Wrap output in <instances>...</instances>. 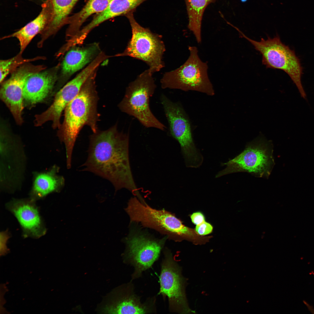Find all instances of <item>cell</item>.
<instances>
[{
	"instance_id": "obj_1",
	"label": "cell",
	"mask_w": 314,
	"mask_h": 314,
	"mask_svg": "<svg viewBox=\"0 0 314 314\" xmlns=\"http://www.w3.org/2000/svg\"><path fill=\"white\" fill-rule=\"evenodd\" d=\"M129 137L115 125L104 131H98L90 137L87 158L82 170L106 179L115 191L125 188L139 199L138 191L132 173L129 156Z\"/></svg>"
},
{
	"instance_id": "obj_2",
	"label": "cell",
	"mask_w": 314,
	"mask_h": 314,
	"mask_svg": "<svg viewBox=\"0 0 314 314\" xmlns=\"http://www.w3.org/2000/svg\"><path fill=\"white\" fill-rule=\"evenodd\" d=\"M97 70L90 75L78 95L67 106L64 110L63 121L58 128V135L65 145L68 167H71L73 148L83 127L85 125L89 126L93 133L98 131V97L95 84Z\"/></svg>"
},
{
	"instance_id": "obj_3",
	"label": "cell",
	"mask_w": 314,
	"mask_h": 314,
	"mask_svg": "<svg viewBox=\"0 0 314 314\" xmlns=\"http://www.w3.org/2000/svg\"><path fill=\"white\" fill-rule=\"evenodd\" d=\"M126 212L131 222L155 230L175 241L185 240L195 243L199 238L193 229L184 225L173 214L164 209L153 208L136 197L129 201Z\"/></svg>"
},
{
	"instance_id": "obj_4",
	"label": "cell",
	"mask_w": 314,
	"mask_h": 314,
	"mask_svg": "<svg viewBox=\"0 0 314 314\" xmlns=\"http://www.w3.org/2000/svg\"><path fill=\"white\" fill-rule=\"evenodd\" d=\"M152 74L148 69L129 83L118 107L122 112L135 118L145 127L164 131L166 126L154 115L150 107V98L156 88Z\"/></svg>"
},
{
	"instance_id": "obj_5",
	"label": "cell",
	"mask_w": 314,
	"mask_h": 314,
	"mask_svg": "<svg viewBox=\"0 0 314 314\" xmlns=\"http://www.w3.org/2000/svg\"><path fill=\"white\" fill-rule=\"evenodd\" d=\"M272 142L260 135L249 142L240 154L222 163L226 167L216 175L218 178L238 172H246L258 177L268 179L275 165Z\"/></svg>"
},
{
	"instance_id": "obj_6",
	"label": "cell",
	"mask_w": 314,
	"mask_h": 314,
	"mask_svg": "<svg viewBox=\"0 0 314 314\" xmlns=\"http://www.w3.org/2000/svg\"><path fill=\"white\" fill-rule=\"evenodd\" d=\"M240 37L249 41L262 56V63L267 68L282 70L289 76L296 85L301 97L306 98L302 85V68L299 60L294 51L281 41L278 35L267 39L262 38L259 41L246 36L238 28L236 29Z\"/></svg>"
},
{
	"instance_id": "obj_7",
	"label": "cell",
	"mask_w": 314,
	"mask_h": 314,
	"mask_svg": "<svg viewBox=\"0 0 314 314\" xmlns=\"http://www.w3.org/2000/svg\"><path fill=\"white\" fill-rule=\"evenodd\" d=\"M190 55L178 68L165 72L160 80L163 89L193 90L213 96L215 91L208 74L207 63L202 61L195 46H189Z\"/></svg>"
},
{
	"instance_id": "obj_8",
	"label": "cell",
	"mask_w": 314,
	"mask_h": 314,
	"mask_svg": "<svg viewBox=\"0 0 314 314\" xmlns=\"http://www.w3.org/2000/svg\"><path fill=\"white\" fill-rule=\"evenodd\" d=\"M125 16L131 27L132 37L124 51L115 56H129L138 59L147 63L153 74L159 71L164 66L162 58L165 50L162 37L140 25L133 13Z\"/></svg>"
},
{
	"instance_id": "obj_9",
	"label": "cell",
	"mask_w": 314,
	"mask_h": 314,
	"mask_svg": "<svg viewBox=\"0 0 314 314\" xmlns=\"http://www.w3.org/2000/svg\"><path fill=\"white\" fill-rule=\"evenodd\" d=\"M172 136L179 142L186 166L197 168L202 164L203 156L196 148L192 133L190 121L179 103L173 102L164 94L160 97Z\"/></svg>"
},
{
	"instance_id": "obj_10",
	"label": "cell",
	"mask_w": 314,
	"mask_h": 314,
	"mask_svg": "<svg viewBox=\"0 0 314 314\" xmlns=\"http://www.w3.org/2000/svg\"><path fill=\"white\" fill-rule=\"evenodd\" d=\"M106 59L107 57L104 54L100 53L74 78L65 84L57 92L51 105L44 111L35 116V125L41 126L46 122L51 121L53 129L59 128L61 124L60 119L63 110L78 95L90 75Z\"/></svg>"
},
{
	"instance_id": "obj_11",
	"label": "cell",
	"mask_w": 314,
	"mask_h": 314,
	"mask_svg": "<svg viewBox=\"0 0 314 314\" xmlns=\"http://www.w3.org/2000/svg\"><path fill=\"white\" fill-rule=\"evenodd\" d=\"M161 263L159 293L168 299L173 312L182 314L195 313L188 306L185 293L186 280L181 268L170 252L167 251Z\"/></svg>"
},
{
	"instance_id": "obj_12",
	"label": "cell",
	"mask_w": 314,
	"mask_h": 314,
	"mask_svg": "<svg viewBox=\"0 0 314 314\" xmlns=\"http://www.w3.org/2000/svg\"><path fill=\"white\" fill-rule=\"evenodd\" d=\"M167 236L156 240L142 233L132 232L125 240L126 256L134 266L133 278L139 277L158 258Z\"/></svg>"
},
{
	"instance_id": "obj_13",
	"label": "cell",
	"mask_w": 314,
	"mask_h": 314,
	"mask_svg": "<svg viewBox=\"0 0 314 314\" xmlns=\"http://www.w3.org/2000/svg\"><path fill=\"white\" fill-rule=\"evenodd\" d=\"M43 65L25 64L12 73L10 78L2 83L0 98L10 110L16 123L23 122L22 113L24 107L23 91L25 82L31 75L46 68Z\"/></svg>"
},
{
	"instance_id": "obj_14",
	"label": "cell",
	"mask_w": 314,
	"mask_h": 314,
	"mask_svg": "<svg viewBox=\"0 0 314 314\" xmlns=\"http://www.w3.org/2000/svg\"><path fill=\"white\" fill-rule=\"evenodd\" d=\"M60 66L34 73L27 78L23 91L24 106H33L48 97L58 79L57 72Z\"/></svg>"
},
{
	"instance_id": "obj_15",
	"label": "cell",
	"mask_w": 314,
	"mask_h": 314,
	"mask_svg": "<svg viewBox=\"0 0 314 314\" xmlns=\"http://www.w3.org/2000/svg\"><path fill=\"white\" fill-rule=\"evenodd\" d=\"M61 65V75L56 91L59 90L74 74L92 61L102 51L98 43L82 47L76 46L67 51Z\"/></svg>"
},
{
	"instance_id": "obj_16",
	"label": "cell",
	"mask_w": 314,
	"mask_h": 314,
	"mask_svg": "<svg viewBox=\"0 0 314 314\" xmlns=\"http://www.w3.org/2000/svg\"><path fill=\"white\" fill-rule=\"evenodd\" d=\"M42 7L41 12L34 19L18 31L2 38V39L10 37L16 38L19 42V53L21 54L33 38L42 32L51 19L52 9L51 0H46Z\"/></svg>"
},
{
	"instance_id": "obj_17",
	"label": "cell",
	"mask_w": 314,
	"mask_h": 314,
	"mask_svg": "<svg viewBox=\"0 0 314 314\" xmlns=\"http://www.w3.org/2000/svg\"><path fill=\"white\" fill-rule=\"evenodd\" d=\"M11 210L23 229L35 237L44 233L39 213L36 207L27 201L13 202Z\"/></svg>"
},
{
	"instance_id": "obj_18",
	"label": "cell",
	"mask_w": 314,
	"mask_h": 314,
	"mask_svg": "<svg viewBox=\"0 0 314 314\" xmlns=\"http://www.w3.org/2000/svg\"><path fill=\"white\" fill-rule=\"evenodd\" d=\"M50 0L52 9V16L49 23L41 33V38L39 43L42 45L48 37L67 24L69 15L79 0Z\"/></svg>"
},
{
	"instance_id": "obj_19",
	"label": "cell",
	"mask_w": 314,
	"mask_h": 314,
	"mask_svg": "<svg viewBox=\"0 0 314 314\" xmlns=\"http://www.w3.org/2000/svg\"><path fill=\"white\" fill-rule=\"evenodd\" d=\"M112 0H89L79 12L69 16L67 24V39L76 35L80 30L83 24L90 16L97 14L105 10Z\"/></svg>"
},
{
	"instance_id": "obj_20",
	"label": "cell",
	"mask_w": 314,
	"mask_h": 314,
	"mask_svg": "<svg viewBox=\"0 0 314 314\" xmlns=\"http://www.w3.org/2000/svg\"><path fill=\"white\" fill-rule=\"evenodd\" d=\"M58 170L56 167L47 172L36 174L32 190L33 195L41 198L53 192L60 191L64 186L65 179L57 174Z\"/></svg>"
},
{
	"instance_id": "obj_21",
	"label": "cell",
	"mask_w": 314,
	"mask_h": 314,
	"mask_svg": "<svg viewBox=\"0 0 314 314\" xmlns=\"http://www.w3.org/2000/svg\"><path fill=\"white\" fill-rule=\"evenodd\" d=\"M147 0H112L108 6L102 12L97 14L90 23L94 28L99 25L115 17L133 13L136 8Z\"/></svg>"
},
{
	"instance_id": "obj_22",
	"label": "cell",
	"mask_w": 314,
	"mask_h": 314,
	"mask_svg": "<svg viewBox=\"0 0 314 314\" xmlns=\"http://www.w3.org/2000/svg\"><path fill=\"white\" fill-rule=\"evenodd\" d=\"M217 0H184L188 17V28L193 33L198 43L201 42V26L207 7Z\"/></svg>"
},
{
	"instance_id": "obj_23",
	"label": "cell",
	"mask_w": 314,
	"mask_h": 314,
	"mask_svg": "<svg viewBox=\"0 0 314 314\" xmlns=\"http://www.w3.org/2000/svg\"><path fill=\"white\" fill-rule=\"evenodd\" d=\"M103 311L109 314H144L149 311L137 296L128 293L113 304L105 307Z\"/></svg>"
},
{
	"instance_id": "obj_24",
	"label": "cell",
	"mask_w": 314,
	"mask_h": 314,
	"mask_svg": "<svg viewBox=\"0 0 314 314\" xmlns=\"http://www.w3.org/2000/svg\"><path fill=\"white\" fill-rule=\"evenodd\" d=\"M22 54L19 53L15 56L0 62V82L2 83L5 78L10 73H12L21 65L31 61L44 59V57H37L33 59H25L22 58Z\"/></svg>"
},
{
	"instance_id": "obj_25",
	"label": "cell",
	"mask_w": 314,
	"mask_h": 314,
	"mask_svg": "<svg viewBox=\"0 0 314 314\" xmlns=\"http://www.w3.org/2000/svg\"><path fill=\"white\" fill-rule=\"evenodd\" d=\"M213 229V226L205 221L200 224L196 225L195 229L199 235L204 236L211 233Z\"/></svg>"
},
{
	"instance_id": "obj_26",
	"label": "cell",
	"mask_w": 314,
	"mask_h": 314,
	"mask_svg": "<svg viewBox=\"0 0 314 314\" xmlns=\"http://www.w3.org/2000/svg\"><path fill=\"white\" fill-rule=\"evenodd\" d=\"M192 222L196 225H198L205 221L203 214L200 212L193 213L190 216Z\"/></svg>"
},
{
	"instance_id": "obj_27",
	"label": "cell",
	"mask_w": 314,
	"mask_h": 314,
	"mask_svg": "<svg viewBox=\"0 0 314 314\" xmlns=\"http://www.w3.org/2000/svg\"><path fill=\"white\" fill-rule=\"evenodd\" d=\"M242 2H244L246 1L247 0H241Z\"/></svg>"
}]
</instances>
